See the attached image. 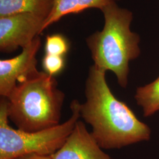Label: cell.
<instances>
[{
    "mask_svg": "<svg viewBox=\"0 0 159 159\" xmlns=\"http://www.w3.org/2000/svg\"><path fill=\"white\" fill-rule=\"evenodd\" d=\"M119 1L120 0H54L52 11L44 22L43 31L64 16L79 14L89 8L102 10L105 7Z\"/></svg>",
    "mask_w": 159,
    "mask_h": 159,
    "instance_id": "8",
    "label": "cell"
},
{
    "mask_svg": "<svg viewBox=\"0 0 159 159\" xmlns=\"http://www.w3.org/2000/svg\"><path fill=\"white\" fill-rule=\"evenodd\" d=\"M134 98L144 117H150L159 111V76L153 82L139 87Z\"/></svg>",
    "mask_w": 159,
    "mask_h": 159,
    "instance_id": "10",
    "label": "cell"
},
{
    "mask_svg": "<svg viewBox=\"0 0 159 159\" xmlns=\"http://www.w3.org/2000/svg\"><path fill=\"white\" fill-rule=\"evenodd\" d=\"M106 72L94 64L89 68L80 117L91 126V134L102 149H118L149 140L150 127L114 96Z\"/></svg>",
    "mask_w": 159,
    "mask_h": 159,
    "instance_id": "1",
    "label": "cell"
},
{
    "mask_svg": "<svg viewBox=\"0 0 159 159\" xmlns=\"http://www.w3.org/2000/svg\"><path fill=\"white\" fill-rule=\"evenodd\" d=\"M80 104L74 99L70 104L71 114L62 124L36 132L14 129L8 124L7 100L0 102V159H14L25 155L49 156L63 146L80 118Z\"/></svg>",
    "mask_w": 159,
    "mask_h": 159,
    "instance_id": "4",
    "label": "cell"
},
{
    "mask_svg": "<svg viewBox=\"0 0 159 159\" xmlns=\"http://www.w3.org/2000/svg\"><path fill=\"white\" fill-rule=\"evenodd\" d=\"M102 149L79 120L63 146L50 156L52 159H113Z\"/></svg>",
    "mask_w": 159,
    "mask_h": 159,
    "instance_id": "7",
    "label": "cell"
},
{
    "mask_svg": "<svg viewBox=\"0 0 159 159\" xmlns=\"http://www.w3.org/2000/svg\"><path fill=\"white\" fill-rule=\"evenodd\" d=\"M42 64L46 73L54 76L63 70L65 61L63 56L46 54L43 59Z\"/></svg>",
    "mask_w": 159,
    "mask_h": 159,
    "instance_id": "12",
    "label": "cell"
},
{
    "mask_svg": "<svg viewBox=\"0 0 159 159\" xmlns=\"http://www.w3.org/2000/svg\"><path fill=\"white\" fill-rule=\"evenodd\" d=\"M64 99L54 76L37 70L18 82L7 98L8 117L20 130L48 129L60 124Z\"/></svg>",
    "mask_w": 159,
    "mask_h": 159,
    "instance_id": "3",
    "label": "cell"
},
{
    "mask_svg": "<svg viewBox=\"0 0 159 159\" xmlns=\"http://www.w3.org/2000/svg\"><path fill=\"white\" fill-rule=\"evenodd\" d=\"M14 159H52L49 156H41L38 154H29L25 155Z\"/></svg>",
    "mask_w": 159,
    "mask_h": 159,
    "instance_id": "13",
    "label": "cell"
},
{
    "mask_svg": "<svg viewBox=\"0 0 159 159\" xmlns=\"http://www.w3.org/2000/svg\"><path fill=\"white\" fill-rule=\"evenodd\" d=\"M41 46L37 36L17 56L0 60V95L8 98L17 83L37 70V54Z\"/></svg>",
    "mask_w": 159,
    "mask_h": 159,
    "instance_id": "6",
    "label": "cell"
},
{
    "mask_svg": "<svg viewBox=\"0 0 159 159\" xmlns=\"http://www.w3.org/2000/svg\"><path fill=\"white\" fill-rule=\"evenodd\" d=\"M69 50L67 39L60 34L47 35L45 43L46 54L64 56Z\"/></svg>",
    "mask_w": 159,
    "mask_h": 159,
    "instance_id": "11",
    "label": "cell"
},
{
    "mask_svg": "<svg viewBox=\"0 0 159 159\" xmlns=\"http://www.w3.org/2000/svg\"><path fill=\"white\" fill-rule=\"evenodd\" d=\"M104 25L86 39L94 65L115 74L120 86L126 88L130 72L129 64L140 56V37L131 31L132 12L119 7L116 2L101 10Z\"/></svg>",
    "mask_w": 159,
    "mask_h": 159,
    "instance_id": "2",
    "label": "cell"
},
{
    "mask_svg": "<svg viewBox=\"0 0 159 159\" xmlns=\"http://www.w3.org/2000/svg\"><path fill=\"white\" fill-rule=\"evenodd\" d=\"M53 2L54 0H0V17L29 12L46 20Z\"/></svg>",
    "mask_w": 159,
    "mask_h": 159,
    "instance_id": "9",
    "label": "cell"
},
{
    "mask_svg": "<svg viewBox=\"0 0 159 159\" xmlns=\"http://www.w3.org/2000/svg\"><path fill=\"white\" fill-rule=\"evenodd\" d=\"M46 20L25 12L0 17V51L11 53L30 44L43 33Z\"/></svg>",
    "mask_w": 159,
    "mask_h": 159,
    "instance_id": "5",
    "label": "cell"
}]
</instances>
